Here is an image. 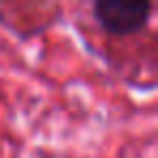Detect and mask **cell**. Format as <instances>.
<instances>
[{
  "instance_id": "obj_1",
  "label": "cell",
  "mask_w": 158,
  "mask_h": 158,
  "mask_svg": "<svg viewBox=\"0 0 158 158\" xmlns=\"http://www.w3.org/2000/svg\"><path fill=\"white\" fill-rule=\"evenodd\" d=\"M91 13L102 33L110 37H130L147 28L154 2L149 0H98Z\"/></svg>"
}]
</instances>
